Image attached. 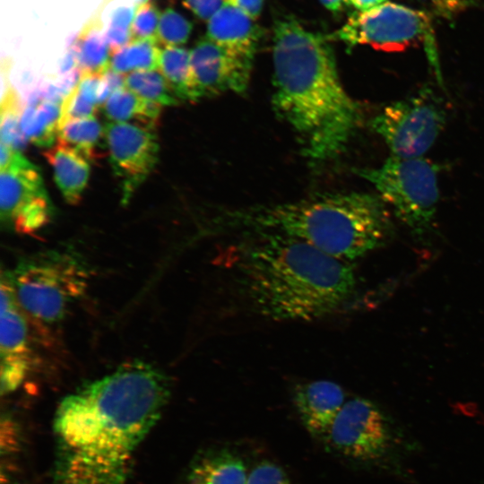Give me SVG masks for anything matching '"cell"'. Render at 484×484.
<instances>
[{
    "label": "cell",
    "instance_id": "1",
    "mask_svg": "<svg viewBox=\"0 0 484 484\" xmlns=\"http://www.w3.org/2000/svg\"><path fill=\"white\" fill-rule=\"evenodd\" d=\"M170 395L167 376L127 362L59 403L55 419V484H126L136 448Z\"/></svg>",
    "mask_w": 484,
    "mask_h": 484
},
{
    "label": "cell",
    "instance_id": "2",
    "mask_svg": "<svg viewBox=\"0 0 484 484\" xmlns=\"http://www.w3.org/2000/svg\"><path fill=\"white\" fill-rule=\"evenodd\" d=\"M227 256L238 294L254 313L272 321L329 315L356 287L351 263L281 234L249 233Z\"/></svg>",
    "mask_w": 484,
    "mask_h": 484
},
{
    "label": "cell",
    "instance_id": "3",
    "mask_svg": "<svg viewBox=\"0 0 484 484\" xmlns=\"http://www.w3.org/2000/svg\"><path fill=\"white\" fill-rule=\"evenodd\" d=\"M272 58L275 112L297 133L310 161L338 157L362 117L341 84L329 39L281 18L274 22Z\"/></svg>",
    "mask_w": 484,
    "mask_h": 484
},
{
    "label": "cell",
    "instance_id": "4",
    "mask_svg": "<svg viewBox=\"0 0 484 484\" xmlns=\"http://www.w3.org/2000/svg\"><path fill=\"white\" fill-rule=\"evenodd\" d=\"M222 226L284 235L349 263L385 245L393 233L386 203L379 194L360 192L226 212Z\"/></svg>",
    "mask_w": 484,
    "mask_h": 484
},
{
    "label": "cell",
    "instance_id": "5",
    "mask_svg": "<svg viewBox=\"0 0 484 484\" xmlns=\"http://www.w3.org/2000/svg\"><path fill=\"white\" fill-rule=\"evenodd\" d=\"M9 276L24 313L52 324L61 321L83 296L91 274L78 255L48 250L22 258Z\"/></svg>",
    "mask_w": 484,
    "mask_h": 484
},
{
    "label": "cell",
    "instance_id": "6",
    "mask_svg": "<svg viewBox=\"0 0 484 484\" xmlns=\"http://www.w3.org/2000/svg\"><path fill=\"white\" fill-rule=\"evenodd\" d=\"M438 166L423 157L390 156L380 167L360 169L357 175L369 181L395 216L419 239L434 225L439 201Z\"/></svg>",
    "mask_w": 484,
    "mask_h": 484
},
{
    "label": "cell",
    "instance_id": "7",
    "mask_svg": "<svg viewBox=\"0 0 484 484\" xmlns=\"http://www.w3.org/2000/svg\"><path fill=\"white\" fill-rule=\"evenodd\" d=\"M333 37L350 48L368 45L385 52H401L425 41L429 59L442 84L430 18L422 11L385 2L352 13Z\"/></svg>",
    "mask_w": 484,
    "mask_h": 484
},
{
    "label": "cell",
    "instance_id": "8",
    "mask_svg": "<svg viewBox=\"0 0 484 484\" xmlns=\"http://www.w3.org/2000/svg\"><path fill=\"white\" fill-rule=\"evenodd\" d=\"M446 112L442 100L428 86L416 94L386 106L370 122L392 156L423 157L442 132Z\"/></svg>",
    "mask_w": 484,
    "mask_h": 484
},
{
    "label": "cell",
    "instance_id": "9",
    "mask_svg": "<svg viewBox=\"0 0 484 484\" xmlns=\"http://www.w3.org/2000/svg\"><path fill=\"white\" fill-rule=\"evenodd\" d=\"M53 206L39 169L20 150L1 143L0 218L16 233L30 234L49 223Z\"/></svg>",
    "mask_w": 484,
    "mask_h": 484
},
{
    "label": "cell",
    "instance_id": "10",
    "mask_svg": "<svg viewBox=\"0 0 484 484\" xmlns=\"http://www.w3.org/2000/svg\"><path fill=\"white\" fill-rule=\"evenodd\" d=\"M325 439L342 455L358 461H375L391 445L389 421L378 406L364 398L345 402Z\"/></svg>",
    "mask_w": 484,
    "mask_h": 484
},
{
    "label": "cell",
    "instance_id": "11",
    "mask_svg": "<svg viewBox=\"0 0 484 484\" xmlns=\"http://www.w3.org/2000/svg\"><path fill=\"white\" fill-rule=\"evenodd\" d=\"M104 127L109 164L125 205L157 163L156 130L134 123L108 122Z\"/></svg>",
    "mask_w": 484,
    "mask_h": 484
},
{
    "label": "cell",
    "instance_id": "12",
    "mask_svg": "<svg viewBox=\"0 0 484 484\" xmlns=\"http://www.w3.org/2000/svg\"><path fill=\"white\" fill-rule=\"evenodd\" d=\"M0 324L1 393L15 391L24 381L31 363L25 313L19 305L9 276L2 272Z\"/></svg>",
    "mask_w": 484,
    "mask_h": 484
},
{
    "label": "cell",
    "instance_id": "13",
    "mask_svg": "<svg viewBox=\"0 0 484 484\" xmlns=\"http://www.w3.org/2000/svg\"><path fill=\"white\" fill-rule=\"evenodd\" d=\"M190 53L194 81L201 98L246 91L252 59L230 52L208 37L199 39Z\"/></svg>",
    "mask_w": 484,
    "mask_h": 484
},
{
    "label": "cell",
    "instance_id": "14",
    "mask_svg": "<svg viewBox=\"0 0 484 484\" xmlns=\"http://www.w3.org/2000/svg\"><path fill=\"white\" fill-rule=\"evenodd\" d=\"M293 400L296 411L307 431L325 438L346 402V395L337 383L317 380L298 385Z\"/></svg>",
    "mask_w": 484,
    "mask_h": 484
},
{
    "label": "cell",
    "instance_id": "15",
    "mask_svg": "<svg viewBox=\"0 0 484 484\" xmlns=\"http://www.w3.org/2000/svg\"><path fill=\"white\" fill-rule=\"evenodd\" d=\"M263 32L255 20L226 4L209 21L207 37L238 56L254 60Z\"/></svg>",
    "mask_w": 484,
    "mask_h": 484
},
{
    "label": "cell",
    "instance_id": "16",
    "mask_svg": "<svg viewBox=\"0 0 484 484\" xmlns=\"http://www.w3.org/2000/svg\"><path fill=\"white\" fill-rule=\"evenodd\" d=\"M43 154L65 200L70 204L79 203L90 176L88 160L59 139Z\"/></svg>",
    "mask_w": 484,
    "mask_h": 484
},
{
    "label": "cell",
    "instance_id": "17",
    "mask_svg": "<svg viewBox=\"0 0 484 484\" xmlns=\"http://www.w3.org/2000/svg\"><path fill=\"white\" fill-rule=\"evenodd\" d=\"M248 473L237 454L215 449L194 460L188 470L186 484H246Z\"/></svg>",
    "mask_w": 484,
    "mask_h": 484
},
{
    "label": "cell",
    "instance_id": "18",
    "mask_svg": "<svg viewBox=\"0 0 484 484\" xmlns=\"http://www.w3.org/2000/svg\"><path fill=\"white\" fill-rule=\"evenodd\" d=\"M80 75H103L110 70L111 50L99 16L91 18L72 43Z\"/></svg>",
    "mask_w": 484,
    "mask_h": 484
},
{
    "label": "cell",
    "instance_id": "19",
    "mask_svg": "<svg viewBox=\"0 0 484 484\" xmlns=\"http://www.w3.org/2000/svg\"><path fill=\"white\" fill-rule=\"evenodd\" d=\"M108 122L134 123L155 128L161 107L143 99L122 86L114 91L101 107Z\"/></svg>",
    "mask_w": 484,
    "mask_h": 484
},
{
    "label": "cell",
    "instance_id": "20",
    "mask_svg": "<svg viewBox=\"0 0 484 484\" xmlns=\"http://www.w3.org/2000/svg\"><path fill=\"white\" fill-rule=\"evenodd\" d=\"M61 106L36 98L23 107L21 128L28 142L38 147H51L57 140Z\"/></svg>",
    "mask_w": 484,
    "mask_h": 484
},
{
    "label": "cell",
    "instance_id": "21",
    "mask_svg": "<svg viewBox=\"0 0 484 484\" xmlns=\"http://www.w3.org/2000/svg\"><path fill=\"white\" fill-rule=\"evenodd\" d=\"M159 71L179 101L201 99L194 81L189 50L179 46L165 47L160 51Z\"/></svg>",
    "mask_w": 484,
    "mask_h": 484
},
{
    "label": "cell",
    "instance_id": "22",
    "mask_svg": "<svg viewBox=\"0 0 484 484\" xmlns=\"http://www.w3.org/2000/svg\"><path fill=\"white\" fill-rule=\"evenodd\" d=\"M57 139L75 149L87 160H95L102 154V142H106L105 127L95 116L73 120L59 128Z\"/></svg>",
    "mask_w": 484,
    "mask_h": 484
},
{
    "label": "cell",
    "instance_id": "23",
    "mask_svg": "<svg viewBox=\"0 0 484 484\" xmlns=\"http://www.w3.org/2000/svg\"><path fill=\"white\" fill-rule=\"evenodd\" d=\"M160 51L155 40H132L112 53L110 70L121 75L159 70Z\"/></svg>",
    "mask_w": 484,
    "mask_h": 484
},
{
    "label": "cell",
    "instance_id": "24",
    "mask_svg": "<svg viewBox=\"0 0 484 484\" xmlns=\"http://www.w3.org/2000/svg\"><path fill=\"white\" fill-rule=\"evenodd\" d=\"M125 87L144 100L160 107L179 103L167 80L158 70L134 72L125 77Z\"/></svg>",
    "mask_w": 484,
    "mask_h": 484
},
{
    "label": "cell",
    "instance_id": "25",
    "mask_svg": "<svg viewBox=\"0 0 484 484\" xmlns=\"http://www.w3.org/2000/svg\"><path fill=\"white\" fill-rule=\"evenodd\" d=\"M22 109L17 92L12 87H8L1 101V143L20 151L28 143L21 128Z\"/></svg>",
    "mask_w": 484,
    "mask_h": 484
},
{
    "label": "cell",
    "instance_id": "26",
    "mask_svg": "<svg viewBox=\"0 0 484 484\" xmlns=\"http://www.w3.org/2000/svg\"><path fill=\"white\" fill-rule=\"evenodd\" d=\"M193 29V24L173 8H167L160 15L158 29V42L164 47L185 44Z\"/></svg>",
    "mask_w": 484,
    "mask_h": 484
},
{
    "label": "cell",
    "instance_id": "27",
    "mask_svg": "<svg viewBox=\"0 0 484 484\" xmlns=\"http://www.w3.org/2000/svg\"><path fill=\"white\" fill-rule=\"evenodd\" d=\"M160 11L155 4L148 1L135 7L131 25L132 40L151 39L158 42Z\"/></svg>",
    "mask_w": 484,
    "mask_h": 484
},
{
    "label": "cell",
    "instance_id": "28",
    "mask_svg": "<svg viewBox=\"0 0 484 484\" xmlns=\"http://www.w3.org/2000/svg\"><path fill=\"white\" fill-rule=\"evenodd\" d=\"M246 484H293L284 470L270 461H262L248 473Z\"/></svg>",
    "mask_w": 484,
    "mask_h": 484
},
{
    "label": "cell",
    "instance_id": "29",
    "mask_svg": "<svg viewBox=\"0 0 484 484\" xmlns=\"http://www.w3.org/2000/svg\"><path fill=\"white\" fill-rule=\"evenodd\" d=\"M184 5L202 20H210L227 3L226 0H183Z\"/></svg>",
    "mask_w": 484,
    "mask_h": 484
},
{
    "label": "cell",
    "instance_id": "30",
    "mask_svg": "<svg viewBox=\"0 0 484 484\" xmlns=\"http://www.w3.org/2000/svg\"><path fill=\"white\" fill-rule=\"evenodd\" d=\"M476 0H430L435 13L451 19L469 8Z\"/></svg>",
    "mask_w": 484,
    "mask_h": 484
},
{
    "label": "cell",
    "instance_id": "31",
    "mask_svg": "<svg viewBox=\"0 0 484 484\" xmlns=\"http://www.w3.org/2000/svg\"><path fill=\"white\" fill-rule=\"evenodd\" d=\"M264 0H226V3L239 9L246 15L256 20L262 13Z\"/></svg>",
    "mask_w": 484,
    "mask_h": 484
},
{
    "label": "cell",
    "instance_id": "32",
    "mask_svg": "<svg viewBox=\"0 0 484 484\" xmlns=\"http://www.w3.org/2000/svg\"><path fill=\"white\" fill-rule=\"evenodd\" d=\"M135 9L132 7H119L112 13L109 26L131 30Z\"/></svg>",
    "mask_w": 484,
    "mask_h": 484
},
{
    "label": "cell",
    "instance_id": "33",
    "mask_svg": "<svg viewBox=\"0 0 484 484\" xmlns=\"http://www.w3.org/2000/svg\"><path fill=\"white\" fill-rule=\"evenodd\" d=\"M386 0H345V3L355 9L366 11L385 3Z\"/></svg>",
    "mask_w": 484,
    "mask_h": 484
},
{
    "label": "cell",
    "instance_id": "34",
    "mask_svg": "<svg viewBox=\"0 0 484 484\" xmlns=\"http://www.w3.org/2000/svg\"><path fill=\"white\" fill-rule=\"evenodd\" d=\"M320 2L327 10L338 13L341 10L345 0H320Z\"/></svg>",
    "mask_w": 484,
    "mask_h": 484
},
{
    "label": "cell",
    "instance_id": "35",
    "mask_svg": "<svg viewBox=\"0 0 484 484\" xmlns=\"http://www.w3.org/2000/svg\"><path fill=\"white\" fill-rule=\"evenodd\" d=\"M148 1H149V0H135L137 5H138V4H143V3L148 2Z\"/></svg>",
    "mask_w": 484,
    "mask_h": 484
}]
</instances>
